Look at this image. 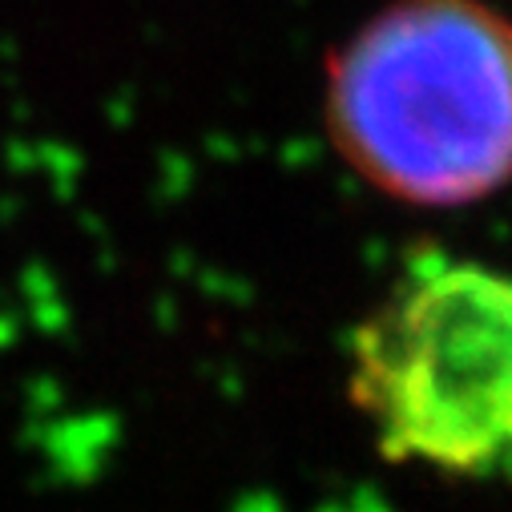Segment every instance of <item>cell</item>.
<instances>
[{
  "mask_svg": "<svg viewBox=\"0 0 512 512\" xmlns=\"http://www.w3.org/2000/svg\"><path fill=\"white\" fill-rule=\"evenodd\" d=\"M347 396L388 464L512 484V271H408L351 331Z\"/></svg>",
  "mask_w": 512,
  "mask_h": 512,
  "instance_id": "cell-2",
  "label": "cell"
},
{
  "mask_svg": "<svg viewBox=\"0 0 512 512\" xmlns=\"http://www.w3.org/2000/svg\"><path fill=\"white\" fill-rule=\"evenodd\" d=\"M327 138L383 198L456 210L512 182V17L488 0H392L331 57Z\"/></svg>",
  "mask_w": 512,
  "mask_h": 512,
  "instance_id": "cell-1",
  "label": "cell"
}]
</instances>
